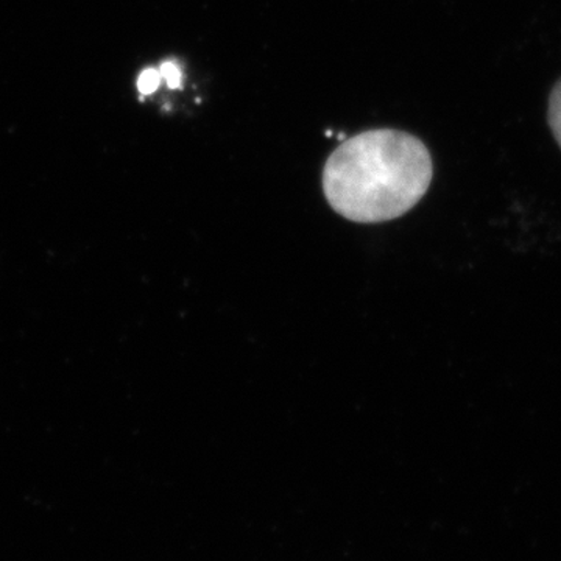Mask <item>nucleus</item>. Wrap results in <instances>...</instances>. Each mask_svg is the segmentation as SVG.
Wrapping results in <instances>:
<instances>
[{"label": "nucleus", "mask_w": 561, "mask_h": 561, "mask_svg": "<svg viewBox=\"0 0 561 561\" xmlns=\"http://www.w3.org/2000/svg\"><path fill=\"white\" fill-rule=\"evenodd\" d=\"M434 165L415 136L370 130L350 138L328 158L323 191L345 219L379 224L409 213L430 190Z\"/></svg>", "instance_id": "f257e3e1"}, {"label": "nucleus", "mask_w": 561, "mask_h": 561, "mask_svg": "<svg viewBox=\"0 0 561 561\" xmlns=\"http://www.w3.org/2000/svg\"><path fill=\"white\" fill-rule=\"evenodd\" d=\"M549 125L557 142L561 147V80L553 88L551 99H549Z\"/></svg>", "instance_id": "f03ea898"}, {"label": "nucleus", "mask_w": 561, "mask_h": 561, "mask_svg": "<svg viewBox=\"0 0 561 561\" xmlns=\"http://www.w3.org/2000/svg\"><path fill=\"white\" fill-rule=\"evenodd\" d=\"M161 79L160 70H144L138 80V90L140 91V94H151V92L157 91L158 87H160Z\"/></svg>", "instance_id": "7ed1b4c3"}, {"label": "nucleus", "mask_w": 561, "mask_h": 561, "mask_svg": "<svg viewBox=\"0 0 561 561\" xmlns=\"http://www.w3.org/2000/svg\"><path fill=\"white\" fill-rule=\"evenodd\" d=\"M161 77L168 81L169 88L176 90L181 84V70L173 61H165L161 65Z\"/></svg>", "instance_id": "20e7f679"}]
</instances>
